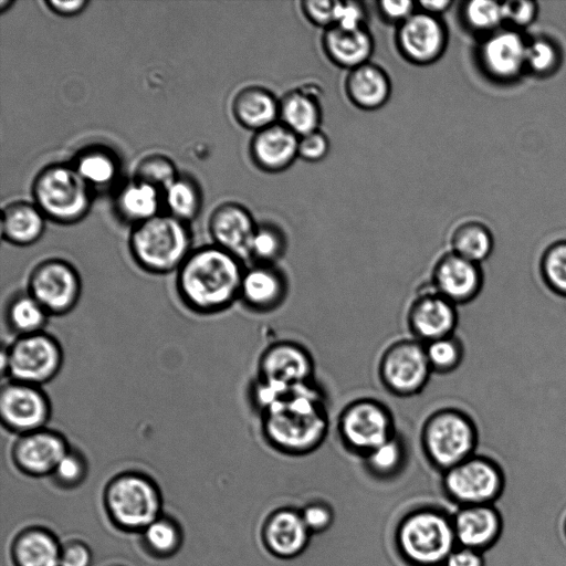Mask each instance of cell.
<instances>
[{
  "label": "cell",
  "instance_id": "obj_19",
  "mask_svg": "<svg viewBox=\"0 0 566 566\" xmlns=\"http://www.w3.org/2000/svg\"><path fill=\"white\" fill-rule=\"evenodd\" d=\"M256 226L247 208L226 202L211 213L209 232L213 244L244 261L249 259V247Z\"/></svg>",
  "mask_w": 566,
  "mask_h": 566
},
{
  "label": "cell",
  "instance_id": "obj_26",
  "mask_svg": "<svg viewBox=\"0 0 566 566\" xmlns=\"http://www.w3.org/2000/svg\"><path fill=\"white\" fill-rule=\"evenodd\" d=\"M349 99L359 108L373 111L389 99L391 84L387 73L378 65L367 62L349 71L346 83Z\"/></svg>",
  "mask_w": 566,
  "mask_h": 566
},
{
  "label": "cell",
  "instance_id": "obj_7",
  "mask_svg": "<svg viewBox=\"0 0 566 566\" xmlns=\"http://www.w3.org/2000/svg\"><path fill=\"white\" fill-rule=\"evenodd\" d=\"M63 361L60 342L45 331L15 336L2 348V377L42 387L56 377Z\"/></svg>",
  "mask_w": 566,
  "mask_h": 566
},
{
  "label": "cell",
  "instance_id": "obj_31",
  "mask_svg": "<svg viewBox=\"0 0 566 566\" xmlns=\"http://www.w3.org/2000/svg\"><path fill=\"white\" fill-rule=\"evenodd\" d=\"M280 118L298 137L317 130L322 119L319 102L304 90L291 91L280 102Z\"/></svg>",
  "mask_w": 566,
  "mask_h": 566
},
{
  "label": "cell",
  "instance_id": "obj_20",
  "mask_svg": "<svg viewBox=\"0 0 566 566\" xmlns=\"http://www.w3.org/2000/svg\"><path fill=\"white\" fill-rule=\"evenodd\" d=\"M287 291L286 276L275 264L254 263L244 270L239 301L252 311L268 313L283 304Z\"/></svg>",
  "mask_w": 566,
  "mask_h": 566
},
{
  "label": "cell",
  "instance_id": "obj_9",
  "mask_svg": "<svg viewBox=\"0 0 566 566\" xmlns=\"http://www.w3.org/2000/svg\"><path fill=\"white\" fill-rule=\"evenodd\" d=\"M377 373L382 387L402 398L420 394L433 374L424 344L413 337L389 344L379 357Z\"/></svg>",
  "mask_w": 566,
  "mask_h": 566
},
{
  "label": "cell",
  "instance_id": "obj_32",
  "mask_svg": "<svg viewBox=\"0 0 566 566\" xmlns=\"http://www.w3.org/2000/svg\"><path fill=\"white\" fill-rule=\"evenodd\" d=\"M13 556L18 566H60L61 548L48 532L30 530L17 538Z\"/></svg>",
  "mask_w": 566,
  "mask_h": 566
},
{
  "label": "cell",
  "instance_id": "obj_17",
  "mask_svg": "<svg viewBox=\"0 0 566 566\" xmlns=\"http://www.w3.org/2000/svg\"><path fill=\"white\" fill-rule=\"evenodd\" d=\"M448 34L437 15L417 11L399 24L397 44L401 54L412 63L436 62L444 52Z\"/></svg>",
  "mask_w": 566,
  "mask_h": 566
},
{
  "label": "cell",
  "instance_id": "obj_5",
  "mask_svg": "<svg viewBox=\"0 0 566 566\" xmlns=\"http://www.w3.org/2000/svg\"><path fill=\"white\" fill-rule=\"evenodd\" d=\"M92 191L73 165L67 164L44 167L32 186L34 203L46 219L62 224L75 223L88 213Z\"/></svg>",
  "mask_w": 566,
  "mask_h": 566
},
{
  "label": "cell",
  "instance_id": "obj_36",
  "mask_svg": "<svg viewBox=\"0 0 566 566\" xmlns=\"http://www.w3.org/2000/svg\"><path fill=\"white\" fill-rule=\"evenodd\" d=\"M163 201L168 214L188 223L198 216L202 199L196 181L179 175L163 191Z\"/></svg>",
  "mask_w": 566,
  "mask_h": 566
},
{
  "label": "cell",
  "instance_id": "obj_18",
  "mask_svg": "<svg viewBox=\"0 0 566 566\" xmlns=\"http://www.w3.org/2000/svg\"><path fill=\"white\" fill-rule=\"evenodd\" d=\"M70 448L63 433L45 427L17 436L11 458L17 468L28 474H52Z\"/></svg>",
  "mask_w": 566,
  "mask_h": 566
},
{
  "label": "cell",
  "instance_id": "obj_40",
  "mask_svg": "<svg viewBox=\"0 0 566 566\" xmlns=\"http://www.w3.org/2000/svg\"><path fill=\"white\" fill-rule=\"evenodd\" d=\"M178 176L176 165L169 157L161 154H153L139 160L134 178L164 191Z\"/></svg>",
  "mask_w": 566,
  "mask_h": 566
},
{
  "label": "cell",
  "instance_id": "obj_8",
  "mask_svg": "<svg viewBox=\"0 0 566 566\" xmlns=\"http://www.w3.org/2000/svg\"><path fill=\"white\" fill-rule=\"evenodd\" d=\"M389 407L373 397H360L343 407L337 437L344 451L364 457L397 433Z\"/></svg>",
  "mask_w": 566,
  "mask_h": 566
},
{
  "label": "cell",
  "instance_id": "obj_10",
  "mask_svg": "<svg viewBox=\"0 0 566 566\" xmlns=\"http://www.w3.org/2000/svg\"><path fill=\"white\" fill-rule=\"evenodd\" d=\"M107 509L125 528H146L158 518L160 497L153 482L137 473H123L106 490Z\"/></svg>",
  "mask_w": 566,
  "mask_h": 566
},
{
  "label": "cell",
  "instance_id": "obj_23",
  "mask_svg": "<svg viewBox=\"0 0 566 566\" xmlns=\"http://www.w3.org/2000/svg\"><path fill=\"white\" fill-rule=\"evenodd\" d=\"M298 136L282 123H275L255 132L251 156L256 166L269 172H277L292 165L297 154Z\"/></svg>",
  "mask_w": 566,
  "mask_h": 566
},
{
  "label": "cell",
  "instance_id": "obj_52",
  "mask_svg": "<svg viewBox=\"0 0 566 566\" xmlns=\"http://www.w3.org/2000/svg\"><path fill=\"white\" fill-rule=\"evenodd\" d=\"M91 553L81 543H70L61 549L60 566H90Z\"/></svg>",
  "mask_w": 566,
  "mask_h": 566
},
{
  "label": "cell",
  "instance_id": "obj_2",
  "mask_svg": "<svg viewBox=\"0 0 566 566\" xmlns=\"http://www.w3.org/2000/svg\"><path fill=\"white\" fill-rule=\"evenodd\" d=\"M243 260L216 245L192 249L176 272V291L191 312L212 315L239 300Z\"/></svg>",
  "mask_w": 566,
  "mask_h": 566
},
{
  "label": "cell",
  "instance_id": "obj_37",
  "mask_svg": "<svg viewBox=\"0 0 566 566\" xmlns=\"http://www.w3.org/2000/svg\"><path fill=\"white\" fill-rule=\"evenodd\" d=\"M426 355L432 373L450 374L462 363L464 346L455 335L446 336L424 344Z\"/></svg>",
  "mask_w": 566,
  "mask_h": 566
},
{
  "label": "cell",
  "instance_id": "obj_41",
  "mask_svg": "<svg viewBox=\"0 0 566 566\" xmlns=\"http://www.w3.org/2000/svg\"><path fill=\"white\" fill-rule=\"evenodd\" d=\"M464 22L472 30L493 31L503 20L502 3L489 0H472L462 9Z\"/></svg>",
  "mask_w": 566,
  "mask_h": 566
},
{
  "label": "cell",
  "instance_id": "obj_22",
  "mask_svg": "<svg viewBox=\"0 0 566 566\" xmlns=\"http://www.w3.org/2000/svg\"><path fill=\"white\" fill-rule=\"evenodd\" d=\"M452 522L458 546L480 552L490 548L502 531L501 516L492 504L461 506Z\"/></svg>",
  "mask_w": 566,
  "mask_h": 566
},
{
  "label": "cell",
  "instance_id": "obj_54",
  "mask_svg": "<svg viewBox=\"0 0 566 566\" xmlns=\"http://www.w3.org/2000/svg\"><path fill=\"white\" fill-rule=\"evenodd\" d=\"M451 1L448 0H437V1H420L419 6L421 11L427 12L432 15H439L444 12L450 6Z\"/></svg>",
  "mask_w": 566,
  "mask_h": 566
},
{
  "label": "cell",
  "instance_id": "obj_39",
  "mask_svg": "<svg viewBox=\"0 0 566 566\" xmlns=\"http://www.w3.org/2000/svg\"><path fill=\"white\" fill-rule=\"evenodd\" d=\"M539 275L551 292L566 297V240L545 249L539 261Z\"/></svg>",
  "mask_w": 566,
  "mask_h": 566
},
{
  "label": "cell",
  "instance_id": "obj_25",
  "mask_svg": "<svg viewBox=\"0 0 566 566\" xmlns=\"http://www.w3.org/2000/svg\"><path fill=\"white\" fill-rule=\"evenodd\" d=\"M327 56L337 65L349 71L369 62L374 41L364 28L345 29L337 25L328 28L323 38Z\"/></svg>",
  "mask_w": 566,
  "mask_h": 566
},
{
  "label": "cell",
  "instance_id": "obj_11",
  "mask_svg": "<svg viewBox=\"0 0 566 566\" xmlns=\"http://www.w3.org/2000/svg\"><path fill=\"white\" fill-rule=\"evenodd\" d=\"M443 484L461 506L492 504L502 493L504 475L496 461L475 453L444 471Z\"/></svg>",
  "mask_w": 566,
  "mask_h": 566
},
{
  "label": "cell",
  "instance_id": "obj_46",
  "mask_svg": "<svg viewBox=\"0 0 566 566\" xmlns=\"http://www.w3.org/2000/svg\"><path fill=\"white\" fill-rule=\"evenodd\" d=\"M329 150V140L319 129L298 137L297 154L306 161H319Z\"/></svg>",
  "mask_w": 566,
  "mask_h": 566
},
{
  "label": "cell",
  "instance_id": "obj_28",
  "mask_svg": "<svg viewBox=\"0 0 566 566\" xmlns=\"http://www.w3.org/2000/svg\"><path fill=\"white\" fill-rule=\"evenodd\" d=\"M232 113L241 126L258 132L276 123L280 102L264 87L248 86L235 95Z\"/></svg>",
  "mask_w": 566,
  "mask_h": 566
},
{
  "label": "cell",
  "instance_id": "obj_16",
  "mask_svg": "<svg viewBox=\"0 0 566 566\" xmlns=\"http://www.w3.org/2000/svg\"><path fill=\"white\" fill-rule=\"evenodd\" d=\"M315 364L311 352L302 344L282 339L269 345L260 355L258 377L285 386L314 380Z\"/></svg>",
  "mask_w": 566,
  "mask_h": 566
},
{
  "label": "cell",
  "instance_id": "obj_15",
  "mask_svg": "<svg viewBox=\"0 0 566 566\" xmlns=\"http://www.w3.org/2000/svg\"><path fill=\"white\" fill-rule=\"evenodd\" d=\"M483 284L481 264L452 251L443 253L431 271L430 286L457 306L474 301Z\"/></svg>",
  "mask_w": 566,
  "mask_h": 566
},
{
  "label": "cell",
  "instance_id": "obj_53",
  "mask_svg": "<svg viewBox=\"0 0 566 566\" xmlns=\"http://www.w3.org/2000/svg\"><path fill=\"white\" fill-rule=\"evenodd\" d=\"M46 6L51 11L59 15L72 17L82 12L88 4L86 0L57 1L48 0Z\"/></svg>",
  "mask_w": 566,
  "mask_h": 566
},
{
  "label": "cell",
  "instance_id": "obj_14",
  "mask_svg": "<svg viewBox=\"0 0 566 566\" xmlns=\"http://www.w3.org/2000/svg\"><path fill=\"white\" fill-rule=\"evenodd\" d=\"M406 321L412 337L426 344L454 334L458 306L429 285L409 304Z\"/></svg>",
  "mask_w": 566,
  "mask_h": 566
},
{
  "label": "cell",
  "instance_id": "obj_42",
  "mask_svg": "<svg viewBox=\"0 0 566 566\" xmlns=\"http://www.w3.org/2000/svg\"><path fill=\"white\" fill-rule=\"evenodd\" d=\"M145 541L153 552L167 555L178 548L180 533L174 522L166 518H157L145 528Z\"/></svg>",
  "mask_w": 566,
  "mask_h": 566
},
{
  "label": "cell",
  "instance_id": "obj_4",
  "mask_svg": "<svg viewBox=\"0 0 566 566\" xmlns=\"http://www.w3.org/2000/svg\"><path fill=\"white\" fill-rule=\"evenodd\" d=\"M478 444L476 423L460 408L436 409L424 419L420 429V452L442 472L475 454Z\"/></svg>",
  "mask_w": 566,
  "mask_h": 566
},
{
  "label": "cell",
  "instance_id": "obj_3",
  "mask_svg": "<svg viewBox=\"0 0 566 566\" xmlns=\"http://www.w3.org/2000/svg\"><path fill=\"white\" fill-rule=\"evenodd\" d=\"M135 263L151 274L177 272L192 251L186 222L166 213L134 226L128 239Z\"/></svg>",
  "mask_w": 566,
  "mask_h": 566
},
{
  "label": "cell",
  "instance_id": "obj_13",
  "mask_svg": "<svg viewBox=\"0 0 566 566\" xmlns=\"http://www.w3.org/2000/svg\"><path fill=\"white\" fill-rule=\"evenodd\" d=\"M51 402L40 386L11 379L0 390V419L10 432L20 436L46 427Z\"/></svg>",
  "mask_w": 566,
  "mask_h": 566
},
{
  "label": "cell",
  "instance_id": "obj_44",
  "mask_svg": "<svg viewBox=\"0 0 566 566\" xmlns=\"http://www.w3.org/2000/svg\"><path fill=\"white\" fill-rule=\"evenodd\" d=\"M343 1L307 0L302 3L307 19L323 28H332L337 24Z\"/></svg>",
  "mask_w": 566,
  "mask_h": 566
},
{
  "label": "cell",
  "instance_id": "obj_49",
  "mask_svg": "<svg viewBox=\"0 0 566 566\" xmlns=\"http://www.w3.org/2000/svg\"><path fill=\"white\" fill-rule=\"evenodd\" d=\"M378 4L379 11L385 19L391 22H399V24L416 12V3L410 0H384Z\"/></svg>",
  "mask_w": 566,
  "mask_h": 566
},
{
  "label": "cell",
  "instance_id": "obj_30",
  "mask_svg": "<svg viewBox=\"0 0 566 566\" xmlns=\"http://www.w3.org/2000/svg\"><path fill=\"white\" fill-rule=\"evenodd\" d=\"M72 165L92 189L112 186L120 172L115 153L97 145L80 151Z\"/></svg>",
  "mask_w": 566,
  "mask_h": 566
},
{
  "label": "cell",
  "instance_id": "obj_38",
  "mask_svg": "<svg viewBox=\"0 0 566 566\" xmlns=\"http://www.w3.org/2000/svg\"><path fill=\"white\" fill-rule=\"evenodd\" d=\"M283 232L271 224H258L249 247V259L254 263L275 264L285 252Z\"/></svg>",
  "mask_w": 566,
  "mask_h": 566
},
{
  "label": "cell",
  "instance_id": "obj_29",
  "mask_svg": "<svg viewBox=\"0 0 566 566\" xmlns=\"http://www.w3.org/2000/svg\"><path fill=\"white\" fill-rule=\"evenodd\" d=\"M163 206V191L135 178L116 197L118 214L134 226L160 214Z\"/></svg>",
  "mask_w": 566,
  "mask_h": 566
},
{
  "label": "cell",
  "instance_id": "obj_6",
  "mask_svg": "<svg viewBox=\"0 0 566 566\" xmlns=\"http://www.w3.org/2000/svg\"><path fill=\"white\" fill-rule=\"evenodd\" d=\"M452 518L431 509L408 515L397 534L403 556L417 566H442L458 546Z\"/></svg>",
  "mask_w": 566,
  "mask_h": 566
},
{
  "label": "cell",
  "instance_id": "obj_12",
  "mask_svg": "<svg viewBox=\"0 0 566 566\" xmlns=\"http://www.w3.org/2000/svg\"><path fill=\"white\" fill-rule=\"evenodd\" d=\"M27 291L50 316H61L70 313L78 303L82 280L70 262L57 258L46 259L31 270Z\"/></svg>",
  "mask_w": 566,
  "mask_h": 566
},
{
  "label": "cell",
  "instance_id": "obj_47",
  "mask_svg": "<svg viewBox=\"0 0 566 566\" xmlns=\"http://www.w3.org/2000/svg\"><path fill=\"white\" fill-rule=\"evenodd\" d=\"M301 516L311 533H319L328 528L333 522L334 513L332 509L321 502L312 503L305 506Z\"/></svg>",
  "mask_w": 566,
  "mask_h": 566
},
{
  "label": "cell",
  "instance_id": "obj_24",
  "mask_svg": "<svg viewBox=\"0 0 566 566\" xmlns=\"http://www.w3.org/2000/svg\"><path fill=\"white\" fill-rule=\"evenodd\" d=\"M263 535L272 553L281 557H293L306 547L311 532L298 511L284 509L270 516Z\"/></svg>",
  "mask_w": 566,
  "mask_h": 566
},
{
  "label": "cell",
  "instance_id": "obj_27",
  "mask_svg": "<svg viewBox=\"0 0 566 566\" xmlns=\"http://www.w3.org/2000/svg\"><path fill=\"white\" fill-rule=\"evenodd\" d=\"M46 217L33 202L14 201L1 210V237L7 242L25 247L44 233Z\"/></svg>",
  "mask_w": 566,
  "mask_h": 566
},
{
  "label": "cell",
  "instance_id": "obj_1",
  "mask_svg": "<svg viewBox=\"0 0 566 566\" xmlns=\"http://www.w3.org/2000/svg\"><path fill=\"white\" fill-rule=\"evenodd\" d=\"M264 442L286 457H306L325 443L329 416L324 391L313 380L291 386L272 406L260 413Z\"/></svg>",
  "mask_w": 566,
  "mask_h": 566
},
{
  "label": "cell",
  "instance_id": "obj_34",
  "mask_svg": "<svg viewBox=\"0 0 566 566\" xmlns=\"http://www.w3.org/2000/svg\"><path fill=\"white\" fill-rule=\"evenodd\" d=\"M450 245V251L481 264L491 255L494 240L486 226L478 221H467L453 230Z\"/></svg>",
  "mask_w": 566,
  "mask_h": 566
},
{
  "label": "cell",
  "instance_id": "obj_48",
  "mask_svg": "<svg viewBox=\"0 0 566 566\" xmlns=\"http://www.w3.org/2000/svg\"><path fill=\"white\" fill-rule=\"evenodd\" d=\"M504 20L516 27H526L532 23L537 14V4L534 1H507L502 3Z\"/></svg>",
  "mask_w": 566,
  "mask_h": 566
},
{
  "label": "cell",
  "instance_id": "obj_50",
  "mask_svg": "<svg viewBox=\"0 0 566 566\" xmlns=\"http://www.w3.org/2000/svg\"><path fill=\"white\" fill-rule=\"evenodd\" d=\"M365 8L356 1H343L337 27L358 29L365 27Z\"/></svg>",
  "mask_w": 566,
  "mask_h": 566
},
{
  "label": "cell",
  "instance_id": "obj_43",
  "mask_svg": "<svg viewBox=\"0 0 566 566\" xmlns=\"http://www.w3.org/2000/svg\"><path fill=\"white\" fill-rule=\"evenodd\" d=\"M558 64V51L546 39H536L526 49V66L534 73L547 74Z\"/></svg>",
  "mask_w": 566,
  "mask_h": 566
},
{
  "label": "cell",
  "instance_id": "obj_51",
  "mask_svg": "<svg viewBox=\"0 0 566 566\" xmlns=\"http://www.w3.org/2000/svg\"><path fill=\"white\" fill-rule=\"evenodd\" d=\"M442 566H485V559L483 552L464 546H457Z\"/></svg>",
  "mask_w": 566,
  "mask_h": 566
},
{
  "label": "cell",
  "instance_id": "obj_21",
  "mask_svg": "<svg viewBox=\"0 0 566 566\" xmlns=\"http://www.w3.org/2000/svg\"><path fill=\"white\" fill-rule=\"evenodd\" d=\"M527 44L515 31L490 35L481 45L480 61L489 75L506 81L516 77L526 66Z\"/></svg>",
  "mask_w": 566,
  "mask_h": 566
},
{
  "label": "cell",
  "instance_id": "obj_35",
  "mask_svg": "<svg viewBox=\"0 0 566 566\" xmlns=\"http://www.w3.org/2000/svg\"><path fill=\"white\" fill-rule=\"evenodd\" d=\"M410 457L408 444L397 432L394 437L364 455L363 460L373 474L390 478L405 469Z\"/></svg>",
  "mask_w": 566,
  "mask_h": 566
},
{
  "label": "cell",
  "instance_id": "obj_45",
  "mask_svg": "<svg viewBox=\"0 0 566 566\" xmlns=\"http://www.w3.org/2000/svg\"><path fill=\"white\" fill-rule=\"evenodd\" d=\"M86 473V462L83 455L70 448L56 464L53 475L62 484L73 485L78 483Z\"/></svg>",
  "mask_w": 566,
  "mask_h": 566
},
{
  "label": "cell",
  "instance_id": "obj_33",
  "mask_svg": "<svg viewBox=\"0 0 566 566\" xmlns=\"http://www.w3.org/2000/svg\"><path fill=\"white\" fill-rule=\"evenodd\" d=\"M49 317V313L27 290L15 293L6 308L7 325L15 336L44 331Z\"/></svg>",
  "mask_w": 566,
  "mask_h": 566
}]
</instances>
